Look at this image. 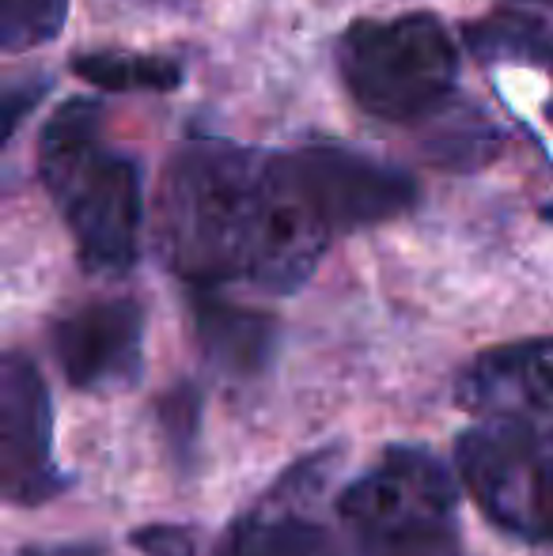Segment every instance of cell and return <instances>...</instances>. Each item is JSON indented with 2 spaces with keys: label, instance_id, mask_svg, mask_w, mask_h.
<instances>
[{
  "label": "cell",
  "instance_id": "cell-2",
  "mask_svg": "<svg viewBox=\"0 0 553 556\" xmlns=\"http://www.w3.org/2000/svg\"><path fill=\"white\" fill-rule=\"evenodd\" d=\"M38 178L58 205L88 273L118 277L137 262L140 170L103 140V106L68 99L38 137Z\"/></svg>",
  "mask_w": 553,
  "mask_h": 556
},
{
  "label": "cell",
  "instance_id": "cell-5",
  "mask_svg": "<svg viewBox=\"0 0 553 556\" xmlns=\"http://www.w3.org/2000/svg\"><path fill=\"white\" fill-rule=\"evenodd\" d=\"M466 492L493 527L531 545H553V432L486 417L455 443Z\"/></svg>",
  "mask_w": 553,
  "mask_h": 556
},
{
  "label": "cell",
  "instance_id": "cell-11",
  "mask_svg": "<svg viewBox=\"0 0 553 556\" xmlns=\"http://www.w3.org/2000/svg\"><path fill=\"white\" fill-rule=\"evenodd\" d=\"M193 326L205 356L228 375H254L274 356L277 318L221 300L213 288H193Z\"/></svg>",
  "mask_w": 553,
  "mask_h": 556
},
{
  "label": "cell",
  "instance_id": "cell-4",
  "mask_svg": "<svg viewBox=\"0 0 553 556\" xmlns=\"http://www.w3.org/2000/svg\"><path fill=\"white\" fill-rule=\"evenodd\" d=\"M338 68L353 103L379 122H425L448 106L458 53L428 12L361 20L341 35Z\"/></svg>",
  "mask_w": 553,
  "mask_h": 556
},
{
  "label": "cell",
  "instance_id": "cell-9",
  "mask_svg": "<svg viewBox=\"0 0 553 556\" xmlns=\"http://www.w3.org/2000/svg\"><path fill=\"white\" fill-rule=\"evenodd\" d=\"M330 458L334 451H323L280 477L277 489L228 530L221 556H341L334 534L311 511Z\"/></svg>",
  "mask_w": 553,
  "mask_h": 556
},
{
  "label": "cell",
  "instance_id": "cell-10",
  "mask_svg": "<svg viewBox=\"0 0 553 556\" xmlns=\"http://www.w3.org/2000/svg\"><path fill=\"white\" fill-rule=\"evenodd\" d=\"M458 402L481 417L553 432V337L489 349L458 375Z\"/></svg>",
  "mask_w": 553,
  "mask_h": 556
},
{
  "label": "cell",
  "instance_id": "cell-12",
  "mask_svg": "<svg viewBox=\"0 0 553 556\" xmlns=\"http://www.w3.org/2000/svg\"><path fill=\"white\" fill-rule=\"evenodd\" d=\"M73 73L99 91H175L183 84V65L178 61L129 50L76 53Z\"/></svg>",
  "mask_w": 553,
  "mask_h": 556
},
{
  "label": "cell",
  "instance_id": "cell-14",
  "mask_svg": "<svg viewBox=\"0 0 553 556\" xmlns=\"http://www.w3.org/2000/svg\"><path fill=\"white\" fill-rule=\"evenodd\" d=\"M46 88H50L46 80H35V84L27 80V84H20V88H8V96H4V140H12L23 111H30V106L46 96Z\"/></svg>",
  "mask_w": 553,
  "mask_h": 556
},
{
  "label": "cell",
  "instance_id": "cell-7",
  "mask_svg": "<svg viewBox=\"0 0 553 556\" xmlns=\"http://www.w3.org/2000/svg\"><path fill=\"white\" fill-rule=\"evenodd\" d=\"M0 473L12 504H42L65 489L53 462L50 394L23 352H8L0 367Z\"/></svg>",
  "mask_w": 553,
  "mask_h": 556
},
{
  "label": "cell",
  "instance_id": "cell-1",
  "mask_svg": "<svg viewBox=\"0 0 553 556\" xmlns=\"http://www.w3.org/2000/svg\"><path fill=\"white\" fill-rule=\"evenodd\" d=\"M330 239L288 152L190 140L163 170L155 247L193 288L247 280L288 295L315 273Z\"/></svg>",
  "mask_w": 553,
  "mask_h": 556
},
{
  "label": "cell",
  "instance_id": "cell-13",
  "mask_svg": "<svg viewBox=\"0 0 553 556\" xmlns=\"http://www.w3.org/2000/svg\"><path fill=\"white\" fill-rule=\"evenodd\" d=\"M68 20V0H4L0 8V46L23 53L61 35Z\"/></svg>",
  "mask_w": 553,
  "mask_h": 556
},
{
  "label": "cell",
  "instance_id": "cell-15",
  "mask_svg": "<svg viewBox=\"0 0 553 556\" xmlns=\"http://www.w3.org/2000/svg\"><path fill=\"white\" fill-rule=\"evenodd\" d=\"M20 556H103V553L91 549V545H30Z\"/></svg>",
  "mask_w": 553,
  "mask_h": 556
},
{
  "label": "cell",
  "instance_id": "cell-8",
  "mask_svg": "<svg viewBox=\"0 0 553 556\" xmlns=\"http://www.w3.org/2000/svg\"><path fill=\"white\" fill-rule=\"evenodd\" d=\"M53 352L76 390L122 394L144 371V311L134 300H103L53 326Z\"/></svg>",
  "mask_w": 553,
  "mask_h": 556
},
{
  "label": "cell",
  "instance_id": "cell-6",
  "mask_svg": "<svg viewBox=\"0 0 553 556\" xmlns=\"http://www.w3.org/2000/svg\"><path fill=\"white\" fill-rule=\"evenodd\" d=\"M296 178L307 198L315 201L318 216L330 224L334 235L356 231L402 216L414 208L417 182L399 167L361 155L341 144H311L288 152Z\"/></svg>",
  "mask_w": 553,
  "mask_h": 556
},
{
  "label": "cell",
  "instance_id": "cell-3",
  "mask_svg": "<svg viewBox=\"0 0 553 556\" xmlns=\"http://www.w3.org/2000/svg\"><path fill=\"white\" fill-rule=\"evenodd\" d=\"M353 556H458V492L420 446H391L338 496Z\"/></svg>",
  "mask_w": 553,
  "mask_h": 556
},
{
  "label": "cell",
  "instance_id": "cell-16",
  "mask_svg": "<svg viewBox=\"0 0 553 556\" xmlns=\"http://www.w3.org/2000/svg\"><path fill=\"white\" fill-rule=\"evenodd\" d=\"M542 220H550V224H553V205H546V208H542Z\"/></svg>",
  "mask_w": 553,
  "mask_h": 556
}]
</instances>
